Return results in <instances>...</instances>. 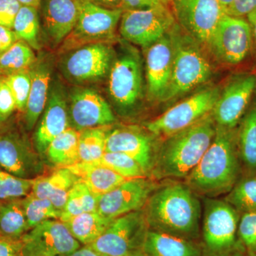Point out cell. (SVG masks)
<instances>
[{"label": "cell", "instance_id": "cell-36", "mask_svg": "<svg viewBox=\"0 0 256 256\" xmlns=\"http://www.w3.org/2000/svg\"><path fill=\"white\" fill-rule=\"evenodd\" d=\"M22 204L30 230L45 220H60L62 215V212L52 202L36 196L32 192L22 198Z\"/></svg>", "mask_w": 256, "mask_h": 256}, {"label": "cell", "instance_id": "cell-21", "mask_svg": "<svg viewBox=\"0 0 256 256\" xmlns=\"http://www.w3.org/2000/svg\"><path fill=\"white\" fill-rule=\"evenodd\" d=\"M42 114L34 136V142L36 151L43 154L50 143L68 128L66 100L60 88L55 86L52 88Z\"/></svg>", "mask_w": 256, "mask_h": 256}, {"label": "cell", "instance_id": "cell-39", "mask_svg": "<svg viewBox=\"0 0 256 256\" xmlns=\"http://www.w3.org/2000/svg\"><path fill=\"white\" fill-rule=\"evenodd\" d=\"M0 77H2L11 89L16 101V110L25 112L31 90L32 78L30 69Z\"/></svg>", "mask_w": 256, "mask_h": 256}, {"label": "cell", "instance_id": "cell-17", "mask_svg": "<svg viewBox=\"0 0 256 256\" xmlns=\"http://www.w3.org/2000/svg\"><path fill=\"white\" fill-rule=\"evenodd\" d=\"M0 166L18 178L40 176L43 165L26 138L14 130L0 132Z\"/></svg>", "mask_w": 256, "mask_h": 256}, {"label": "cell", "instance_id": "cell-38", "mask_svg": "<svg viewBox=\"0 0 256 256\" xmlns=\"http://www.w3.org/2000/svg\"><path fill=\"white\" fill-rule=\"evenodd\" d=\"M33 180L18 178L0 166V201L20 200L32 192Z\"/></svg>", "mask_w": 256, "mask_h": 256}, {"label": "cell", "instance_id": "cell-19", "mask_svg": "<svg viewBox=\"0 0 256 256\" xmlns=\"http://www.w3.org/2000/svg\"><path fill=\"white\" fill-rule=\"evenodd\" d=\"M70 118L74 129L109 126L116 120L109 104L95 90L78 88L70 95Z\"/></svg>", "mask_w": 256, "mask_h": 256}, {"label": "cell", "instance_id": "cell-55", "mask_svg": "<svg viewBox=\"0 0 256 256\" xmlns=\"http://www.w3.org/2000/svg\"><path fill=\"white\" fill-rule=\"evenodd\" d=\"M246 256H256V254H246Z\"/></svg>", "mask_w": 256, "mask_h": 256}, {"label": "cell", "instance_id": "cell-13", "mask_svg": "<svg viewBox=\"0 0 256 256\" xmlns=\"http://www.w3.org/2000/svg\"><path fill=\"white\" fill-rule=\"evenodd\" d=\"M173 14L178 26L206 50L217 25L226 14L218 0H172Z\"/></svg>", "mask_w": 256, "mask_h": 256}, {"label": "cell", "instance_id": "cell-16", "mask_svg": "<svg viewBox=\"0 0 256 256\" xmlns=\"http://www.w3.org/2000/svg\"><path fill=\"white\" fill-rule=\"evenodd\" d=\"M156 188L154 184L146 178H129L112 191L98 197L97 212L102 216L114 220L142 210Z\"/></svg>", "mask_w": 256, "mask_h": 256}, {"label": "cell", "instance_id": "cell-14", "mask_svg": "<svg viewBox=\"0 0 256 256\" xmlns=\"http://www.w3.org/2000/svg\"><path fill=\"white\" fill-rule=\"evenodd\" d=\"M256 88V74L239 73L224 86L212 110L216 126L226 128L238 127L252 104Z\"/></svg>", "mask_w": 256, "mask_h": 256}, {"label": "cell", "instance_id": "cell-52", "mask_svg": "<svg viewBox=\"0 0 256 256\" xmlns=\"http://www.w3.org/2000/svg\"><path fill=\"white\" fill-rule=\"evenodd\" d=\"M227 256H246V252L244 248H239Z\"/></svg>", "mask_w": 256, "mask_h": 256}, {"label": "cell", "instance_id": "cell-27", "mask_svg": "<svg viewBox=\"0 0 256 256\" xmlns=\"http://www.w3.org/2000/svg\"><path fill=\"white\" fill-rule=\"evenodd\" d=\"M237 143L245 174H256V101L250 104L238 124Z\"/></svg>", "mask_w": 256, "mask_h": 256}, {"label": "cell", "instance_id": "cell-57", "mask_svg": "<svg viewBox=\"0 0 256 256\" xmlns=\"http://www.w3.org/2000/svg\"><path fill=\"white\" fill-rule=\"evenodd\" d=\"M0 203H1V201H0Z\"/></svg>", "mask_w": 256, "mask_h": 256}, {"label": "cell", "instance_id": "cell-48", "mask_svg": "<svg viewBox=\"0 0 256 256\" xmlns=\"http://www.w3.org/2000/svg\"><path fill=\"white\" fill-rule=\"evenodd\" d=\"M252 31V46L256 56V8L246 16Z\"/></svg>", "mask_w": 256, "mask_h": 256}, {"label": "cell", "instance_id": "cell-15", "mask_svg": "<svg viewBox=\"0 0 256 256\" xmlns=\"http://www.w3.org/2000/svg\"><path fill=\"white\" fill-rule=\"evenodd\" d=\"M21 240L22 256H63L80 246L60 220L42 222L26 232Z\"/></svg>", "mask_w": 256, "mask_h": 256}, {"label": "cell", "instance_id": "cell-26", "mask_svg": "<svg viewBox=\"0 0 256 256\" xmlns=\"http://www.w3.org/2000/svg\"><path fill=\"white\" fill-rule=\"evenodd\" d=\"M67 168L78 176L89 190L98 197L112 191L124 181L129 180L96 161L90 162H79Z\"/></svg>", "mask_w": 256, "mask_h": 256}, {"label": "cell", "instance_id": "cell-8", "mask_svg": "<svg viewBox=\"0 0 256 256\" xmlns=\"http://www.w3.org/2000/svg\"><path fill=\"white\" fill-rule=\"evenodd\" d=\"M77 2L78 18L73 31L63 42L64 50L106 42L114 36L124 10L104 8L90 0H77Z\"/></svg>", "mask_w": 256, "mask_h": 256}, {"label": "cell", "instance_id": "cell-40", "mask_svg": "<svg viewBox=\"0 0 256 256\" xmlns=\"http://www.w3.org/2000/svg\"><path fill=\"white\" fill-rule=\"evenodd\" d=\"M238 237L246 254H256V210L240 214Z\"/></svg>", "mask_w": 256, "mask_h": 256}, {"label": "cell", "instance_id": "cell-7", "mask_svg": "<svg viewBox=\"0 0 256 256\" xmlns=\"http://www.w3.org/2000/svg\"><path fill=\"white\" fill-rule=\"evenodd\" d=\"M222 89L208 87L178 102L148 122L146 128L158 137H169L196 124L213 110Z\"/></svg>", "mask_w": 256, "mask_h": 256}, {"label": "cell", "instance_id": "cell-56", "mask_svg": "<svg viewBox=\"0 0 256 256\" xmlns=\"http://www.w3.org/2000/svg\"><path fill=\"white\" fill-rule=\"evenodd\" d=\"M255 94H256V92H255Z\"/></svg>", "mask_w": 256, "mask_h": 256}, {"label": "cell", "instance_id": "cell-20", "mask_svg": "<svg viewBox=\"0 0 256 256\" xmlns=\"http://www.w3.org/2000/svg\"><path fill=\"white\" fill-rule=\"evenodd\" d=\"M150 136L132 128L111 130L108 134L106 152H120L136 160L148 174L152 172L156 152Z\"/></svg>", "mask_w": 256, "mask_h": 256}, {"label": "cell", "instance_id": "cell-31", "mask_svg": "<svg viewBox=\"0 0 256 256\" xmlns=\"http://www.w3.org/2000/svg\"><path fill=\"white\" fill-rule=\"evenodd\" d=\"M111 130L109 124L78 131L80 162H90L101 159L105 154L106 139Z\"/></svg>", "mask_w": 256, "mask_h": 256}, {"label": "cell", "instance_id": "cell-10", "mask_svg": "<svg viewBox=\"0 0 256 256\" xmlns=\"http://www.w3.org/2000/svg\"><path fill=\"white\" fill-rule=\"evenodd\" d=\"M120 22L121 36L144 48L169 33L176 24L172 11L166 5L124 10Z\"/></svg>", "mask_w": 256, "mask_h": 256}, {"label": "cell", "instance_id": "cell-49", "mask_svg": "<svg viewBox=\"0 0 256 256\" xmlns=\"http://www.w3.org/2000/svg\"><path fill=\"white\" fill-rule=\"evenodd\" d=\"M92 2L110 9H117L119 8L121 0H90ZM120 9V8H119Z\"/></svg>", "mask_w": 256, "mask_h": 256}, {"label": "cell", "instance_id": "cell-35", "mask_svg": "<svg viewBox=\"0 0 256 256\" xmlns=\"http://www.w3.org/2000/svg\"><path fill=\"white\" fill-rule=\"evenodd\" d=\"M225 201L239 214L256 210V174L239 178L226 196Z\"/></svg>", "mask_w": 256, "mask_h": 256}, {"label": "cell", "instance_id": "cell-23", "mask_svg": "<svg viewBox=\"0 0 256 256\" xmlns=\"http://www.w3.org/2000/svg\"><path fill=\"white\" fill-rule=\"evenodd\" d=\"M32 85L30 96L25 110L24 120L26 129L31 130L46 107L50 82V64L44 60H36L30 68Z\"/></svg>", "mask_w": 256, "mask_h": 256}, {"label": "cell", "instance_id": "cell-6", "mask_svg": "<svg viewBox=\"0 0 256 256\" xmlns=\"http://www.w3.org/2000/svg\"><path fill=\"white\" fill-rule=\"evenodd\" d=\"M108 92L114 106L124 112L132 110L142 100V60L134 47L124 46L114 56L109 72Z\"/></svg>", "mask_w": 256, "mask_h": 256}, {"label": "cell", "instance_id": "cell-37", "mask_svg": "<svg viewBox=\"0 0 256 256\" xmlns=\"http://www.w3.org/2000/svg\"><path fill=\"white\" fill-rule=\"evenodd\" d=\"M105 166L126 178H146V172L132 158L120 152H105L98 161Z\"/></svg>", "mask_w": 256, "mask_h": 256}, {"label": "cell", "instance_id": "cell-50", "mask_svg": "<svg viewBox=\"0 0 256 256\" xmlns=\"http://www.w3.org/2000/svg\"><path fill=\"white\" fill-rule=\"evenodd\" d=\"M16 1L22 5L34 6L36 8H38L41 4V0H16Z\"/></svg>", "mask_w": 256, "mask_h": 256}, {"label": "cell", "instance_id": "cell-11", "mask_svg": "<svg viewBox=\"0 0 256 256\" xmlns=\"http://www.w3.org/2000/svg\"><path fill=\"white\" fill-rule=\"evenodd\" d=\"M148 229L144 212H131L112 220L89 246L105 256H128L142 248Z\"/></svg>", "mask_w": 256, "mask_h": 256}, {"label": "cell", "instance_id": "cell-1", "mask_svg": "<svg viewBox=\"0 0 256 256\" xmlns=\"http://www.w3.org/2000/svg\"><path fill=\"white\" fill-rule=\"evenodd\" d=\"M143 212L150 230L191 240L200 236L201 204L186 184L156 188Z\"/></svg>", "mask_w": 256, "mask_h": 256}, {"label": "cell", "instance_id": "cell-4", "mask_svg": "<svg viewBox=\"0 0 256 256\" xmlns=\"http://www.w3.org/2000/svg\"><path fill=\"white\" fill-rule=\"evenodd\" d=\"M173 46L171 79L162 102L176 100L206 84L213 75L210 58L202 46L178 23L170 31Z\"/></svg>", "mask_w": 256, "mask_h": 256}, {"label": "cell", "instance_id": "cell-45", "mask_svg": "<svg viewBox=\"0 0 256 256\" xmlns=\"http://www.w3.org/2000/svg\"><path fill=\"white\" fill-rule=\"evenodd\" d=\"M166 5L163 0H121L120 9L124 10H142Z\"/></svg>", "mask_w": 256, "mask_h": 256}, {"label": "cell", "instance_id": "cell-43", "mask_svg": "<svg viewBox=\"0 0 256 256\" xmlns=\"http://www.w3.org/2000/svg\"><path fill=\"white\" fill-rule=\"evenodd\" d=\"M256 8V0H234L226 14L230 16L246 18Z\"/></svg>", "mask_w": 256, "mask_h": 256}, {"label": "cell", "instance_id": "cell-46", "mask_svg": "<svg viewBox=\"0 0 256 256\" xmlns=\"http://www.w3.org/2000/svg\"><path fill=\"white\" fill-rule=\"evenodd\" d=\"M18 40V37L13 30L0 25V54Z\"/></svg>", "mask_w": 256, "mask_h": 256}, {"label": "cell", "instance_id": "cell-33", "mask_svg": "<svg viewBox=\"0 0 256 256\" xmlns=\"http://www.w3.org/2000/svg\"><path fill=\"white\" fill-rule=\"evenodd\" d=\"M98 203V196H96L80 180L69 192L60 220L65 222L86 212H97Z\"/></svg>", "mask_w": 256, "mask_h": 256}, {"label": "cell", "instance_id": "cell-44", "mask_svg": "<svg viewBox=\"0 0 256 256\" xmlns=\"http://www.w3.org/2000/svg\"><path fill=\"white\" fill-rule=\"evenodd\" d=\"M22 248L21 239L15 240L0 236V256H22Z\"/></svg>", "mask_w": 256, "mask_h": 256}, {"label": "cell", "instance_id": "cell-51", "mask_svg": "<svg viewBox=\"0 0 256 256\" xmlns=\"http://www.w3.org/2000/svg\"><path fill=\"white\" fill-rule=\"evenodd\" d=\"M218 1L220 2V5L225 11L226 14L227 10L229 9L234 0H218Z\"/></svg>", "mask_w": 256, "mask_h": 256}, {"label": "cell", "instance_id": "cell-53", "mask_svg": "<svg viewBox=\"0 0 256 256\" xmlns=\"http://www.w3.org/2000/svg\"><path fill=\"white\" fill-rule=\"evenodd\" d=\"M128 256H148L146 252H143L142 249H140V250H138L137 252H132L130 255Z\"/></svg>", "mask_w": 256, "mask_h": 256}, {"label": "cell", "instance_id": "cell-18", "mask_svg": "<svg viewBox=\"0 0 256 256\" xmlns=\"http://www.w3.org/2000/svg\"><path fill=\"white\" fill-rule=\"evenodd\" d=\"M144 50L148 96L151 100L162 102L172 72L173 46L170 32Z\"/></svg>", "mask_w": 256, "mask_h": 256}, {"label": "cell", "instance_id": "cell-2", "mask_svg": "<svg viewBox=\"0 0 256 256\" xmlns=\"http://www.w3.org/2000/svg\"><path fill=\"white\" fill-rule=\"evenodd\" d=\"M237 128L230 129L216 126L210 146L186 178L185 184L195 193L208 198L228 194L240 178L242 168Z\"/></svg>", "mask_w": 256, "mask_h": 256}, {"label": "cell", "instance_id": "cell-29", "mask_svg": "<svg viewBox=\"0 0 256 256\" xmlns=\"http://www.w3.org/2000/svg\"><path fill=\"white\" fill-rule=\"evenodd\" d=\"M79 132L68 128L50 143L46 151L47 159L57 168H68L80 162Z\"/></svg>", "mask_w": 256, "mask_h": 256}, {"label": "cell", "instance_id": "cell-42", "mask_svg": "<svg viewBox=\"0 0 256 256\" xmlns=\"http://www.w3.org/2000/svg\"><path fill=\"white\" fill-rule=\"evenodd\" d=\"M22 5L16 0H0V25L12 30L15 18Z\"/></svg>", "mask_w": 256, "mask_h": 256}, {"label": "cell", "instance_id": "cell-41", "mask_svg": "<svg viewBox=\"0 0 256 256\" xmlns=\"http://www.w3.org/2000/svg\"><path fill=\"white\" fill-rule=\"evenodd\" d=\"M16 109L14 95L2 77H0V124L9 118Z\"/></svg>", "mask_w": 256, "mask_h": 256}, {"label": "cell", "instance_id": "cell-5", "mask_svg": "<svg viewBox=\"0 0 256 256\" xmlns=\"http://www.w3.org/2000/svg\"><path fill=\"white\" fill-rule=\"evenodd\" d=\"M202 238L204 256H227L239 248L240 214L225 200L207 198L204 203Z\"/></svg>", "mask_w": 256, "mask_h": 256}, {"label": "cell", "instance_id": "cell-3", "mask_svg": "<svg viewBox=\"0 0 256 256\" xmlns=\"http://www.w3.org/2000/svg\"><path fill=\"white\" fill-rule=\"evenodd\" d=\"M216 124L212 112L192 126L165 138L156 152V178H186L213 140Z\"/></svg>", "mask_w": 256, "mask_h": 256}, {"label": "cell", "instance_id": "cell-9", "mask_svg": "<svg viewBox=\"0 0 256 256\" xmlns=\"http://www.w3.org/2000/svg\"><path fill=\"white\" fill-rule=\"evenodd\" d=\"M216 60L227 66H236L254 50L250 25L246 18L225 14L207 44Z\"/></svg>", "mask_w": 256, "mask_h": 256}, {"label": "cell", "instance_id": "cell-34", "mask_svg": "<svg viewBox=\"0 0 256 256\" xmlns=\"http://www.w3.org/2000/svg\"><path fill=\"white\" fill-rule=\"evenodd\" d=\"M37 10L34 6L22 5L15 18L12 30L18 40L26 42L33 50H38L40 26Z\"/></svg>", "mask_w": 256, "mask_h": 256}, {"label": "cell", "instance_id": "cell-58", "mask_svg": "<svg viewBox=\"0 0 256 256\" xmlns=\"http://www.w3.org/2000/svg\"><path fill=\"white\" fill-rule=\"evenodd\" d=\"M0 236H1V235H0Z\"/></svg>", "mask_w": 256, "mask_h": 256}, {"label": "cell", "instance_id": "cell-22", "mask_svg": "<svg viewBox=\"0 0 256 256\" xmlns=\"http://www.w3.org/2000/svg\"><path fill=\"white\" fill-rule=\"evenodd\" d=\"M44 30L52 46L63 43L78 18L77 0H41Z\"/></svg>", "mask_w": 256, "mask_h": 256}, {"label": "cell", "instance_id": "cell-24", "mask_svg": "<svg viewBox=\"0 0 256 256\" xmlns=\"http://www.w3.org/2000/svg\"><path fill=\"white\" fill-rule=\"evenodd\" d=\"M80 178L67 168H58L45 176L34 180L32 192L40 198L48 200L62 212L69 192Z\"/></svg>", "mask_w": 256, "mask_h": 256}, {"label": "cell", "instance_id": "cell-12", "mask_svg": "<svg viewBox=\"0 0 256 256\" xmlns=\"http://www.w3.org/2000/svg\"><path fill=\"white\" fill-rule=\"evenodd\" d=\"M114 58L107 42L88 44L69 50L62 62V72L76 84L97 82L109 74Z\"/></svg>", "mask_w": 256, "mask_h": 256}, {"label": "cell", "instance_id": "cell-47", "mask_svg": "<svg viewBox=\"0 0 256 256\" xmlns=\"http://www.w3.org/2000/svg\"><path fill=\"white\" fill-rule=\"evenodd\" d=\"M63 256H105L96 252L90 246H85L84 247L78 248L76 250Z\"/></svg>", "mask_w": 256, "mask_h": 256}, {"label": "cell", "instance_id": "cell-25", "mask_svg": "<svg viewBox=\"0 0 256 256\" xmlns=\"http://www.w3.org/2000/svg\"><path fill=\"white\" fill-rule=\"evenodd\" d=\"M142 250L148 256H204L194 240L148 229Z\"/></svg>", "mask_w": 256, "mask_h": 256}, {"label": "cell", "instance_id": "cell-32", "mask_svg": "<svg viewBox=\"0 0 256 256\" xmlns=\"http://www.w3.org/2000/svg\"><path fill=\"white\" fill-rule=\"evenodd\" d=\"M33 48L22 40L0 54V76L28 70L36 62Z\"/></svg>", "mask_w": 256, "mask_h": 256}, {"label": "cell", "instance_id": "cell-28", "mask_svg": "<svg viewBox=\"0 0 256 256\" xmlns=\"http://www.w3.org/2000/svg\"><path fill=\"white\" fill-rule=\"evenodd\" d=\"M112 220L98 212H86L63 222L80 244L90 245L105 232Z\"/></svg>", "mask_w": 256, "mask_h": 256}, {"label": "cell", "instance_id": "cell-30", "mask_svg": "<svg viewBox=\"0 0 256 256\" xmlns=\"http://www.w3.org/2000/svg\"><path fill=\"white\" fill-rule=\"evenodd\" d=\"M30 230L22 198L0 203V235L20 240Z\"/></svg>", "mask_w": 256, "mask_h": 256}, {"label": "cell", "instance_id": "cell-54", "mask_svg": "<svg viewBox=\"0 0 256 256\" xmlns=\"http://www.w3.org/2000/svg\"><path fill=\"white\" fill-rule=\"evenodd\" d=\"M163 2H164V4H166V6H170V5H171L172 0H163Z\"/></svg>", "mask_w": 256, "mask_h": 256}]
</instances>
